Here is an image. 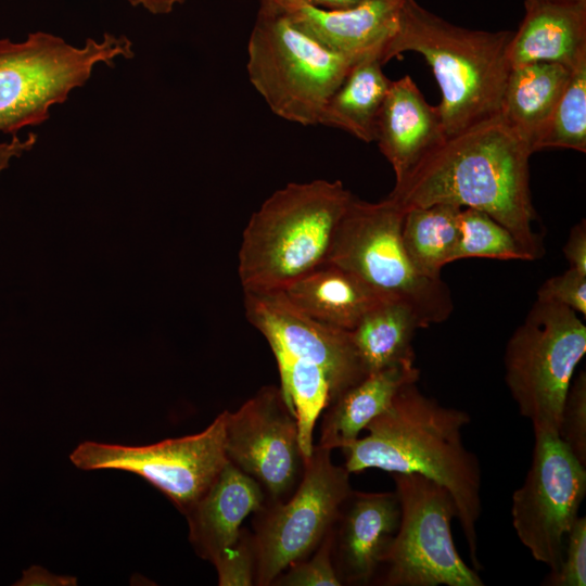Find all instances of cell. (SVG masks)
Listing matches in <instances>:
<instances>
[{"label": "cell", "instance_id": "8d00e7d4", "mask_svg": "<svg viewBox=\"0 0 586 586\" xmlns=\"http://www.w3.org/2000/svg\"><path fill=\"white\" fill-rule=\"evenodd\" d=\"M307 4L323 9H344L357 4L362 0H301Z\"/></svg>", "mask_w": 586, "mask_h": 586}, {"label": "cell", "instance_id": "d590c367", "mask_svg": "<svg viewBox=\"0 0 586 586\" xmlns=\"http://www.w3.org/2000/svg\"><path fill=\"white\" fill-rule=\"evenodd\" d=\"M132 5H141L154 14H166L177 5L175 0H126Z\"/></svg>", "mask_w": 586, "mask_h": 586}, {"label": "cell", "instance_id": "603a6c76", "mask_svg": "<svg viewBox=\"0 0 586 586\" xmlns=\"http://www.w3.org/2000/svg\"><path fill=\"white\" fill-rule=\"evenodd\" d=\"M373 58L355 63L327 101L318 125L341 129L370 143L391 81Z\"/></svg>", "mask_w": 586, "mask_h": 586}, {"label": "cell", "instance_id": "ffe728a7", "mask_svg": "<svg viewBox=\"0 0 586 586\" xmlns=\"http://www.w3.org/2000/svg\"><path fill=\"white\" fill-rule=\"evenodd\" d=\"M309 317L352 331L364 316L387 297L353 272L324 263L281 290Z\"/></svg>", "mask_w": 586, "mask_h": 586}, {"label": "cell", "instance_id": "4316f807", "mask_svg": "<svg viewBox=\"0 0 586 586\" xmlns=\"http://www.w3.org/2000/svg\"><path fill=\"white\" fill-rule=\"evenodd\" d=\"M546 148L586 152V59L571 71L564 91L534 145V152Z\"/></svg>", "mask_w": 586, "mask_h": 586}, {"label": "cell", "instance_id": "83f0119b", "mask_svg": "<svg viewBox=\"0 0 586 586\" xmlns=\"http://www.w3.org/2000/svg\"><path fill=\"white\" fill-rule=\"evenodd\" d=\"M459 239L451 256L458 259L481 257L501 260H533L512 233L493 217L474 208H461Z\"/></svg>", "mask_w": 586, "mask_h": 586}, {"label": "cell", "instance_id": "9a60e30c", "mask_svg": "<svg viewBox=\"0 0 586 586\" xmlns=\"http://www.w3.org/2000/svg\"><path fill=\"white\" fill-rule=\"evenodd\" d=\"M288 15L301 28L353 63L373 58L383 65L398 26L403 0H362L323 9L301 0H258Z\"/></svg>", "mask_w": 586, "mask_h": 586}, {"label": "cell", "instance_id": "ac0fdd59", "mask_svg": "<svg viewBox=\"0 0 586 586\" xmlns=\"http://www.w3.org/2000/svg\"><path fill=\"white\" fill-rule=\"evenodd\" d=\"M266 501L262 486L229 461L214 482L184 514L189 540L196 553L213 561L234 545L241 536V524Z\"/></svg>", "mask_w": 586, "mask_h": 586}, {"label": "cell", "instance_id": "7402d4cb", "mask_svg": "<svg viewBox=\"0 0 586 586\" xmlns=\"http://www.w3.org/2000/svg\"><path fill=\"white\" fill-rule=\"evenodd\" d=\"M571 69L549 62L512 66L504 89L499 116L530 146L549 120Z\"/></svg>", "mask_w": 586, "mask_h": 586}, {"label": "cell", "instance_id": "9c48e42d", "mask_svg": "<svg viewBox=\"0 0 586 586\" xmlns=\"http://www.w3.org/2000/svg\"><path fill=\"white\" fill-rule=\"evenodd\" d=\"M400 518L373 582L383 586H484L479 571L458 553L449 492L416 473H391Z\"/></svg>", "mask_w": 586, "mask_h": 586}, {"label": "cell", "instance_id": "f1b7e54d", "mask_svg": "<svg viewBox=\"0 0 586 586\" xmlns=\"http://www.w3.org/2000/svg\"><path fill=\"white\" fill-rule=\"evenodd\" d=\"M333 528L324 536L311 557H306L278 575L271 585L277 586H341L333 558Z\"/></svg>", "mask_w": 586, "mask_h": 586}, {"label": "cell", "instance_id": "f35d334b", "mask_svg": "<svg viewBox=\"0 0 586 586\" xmlns=\"http://www.w3.org/2000/svg\"><path fill=\"white\" fill-rule=\"evenodd\" d=\"M577 1H586V0H577Z\"/></svg>", "mask_w": 586, "mask_h": 586}, {"label": "cell", "instance_id": "cb8c5ba5", "mask_svg": "<svg viewBox=\"0 0 586 586\" xmlns=\"http://www.w3.org/2000/svg\"><path fill=\"white\" fill-rule=\"evenodd\" d=\"M406 303L386 298L369 310L349 331L367 374L405 360H415L412 339L423 329Z\"/></svg>", "mask_w": 586, "mask_h": 586}, {"label": "cell", "instance_id": "52a82bcc", "mask_svg": "<svg viewBox=\"0 0 586 586\" xmlns=\"http://www.w3.org/2000/svg\"><path fill=\"white\" fill-rule=\"evenodd\" d=\"M124 36L105 34L74 47L63 38L36 31L24 41L0 39V131L13 133L49 118L54 104L90 78L100 64L133 55Z\"/></svg>", "mask_w": 586, "mask_h": 586}, {"label": "cell", "instance_id": "4dcf8cb0", "mask_svg": "<svg viewBox=\"0 0 586 586\" xmlns=\"http://www.w3.org/2000/svg\"><path fill=\"white\" fill-rule=\"evenodd\" d=\"M220 586L255 584L256 555L253 535L243 528L238 542L212 561Z\"/></svg>", "mask_w": 586, "mask_h": 586}, {"label": "cell", "instance_id": "4fadbf2b", "mask_svg": "<svg viewBox=\"0 0 586 586\" xmlns=\"http://www.w3.org/2000/svg\"><path fill=\"white\" fill-rule=\"evenodd\" d=\"M225 449L228 461L262 486L267 501L294 493L305 457L295 416L280 387L264 386L237 411H228Z\"/></svg>", "mask_w": 586, "mask_h": 586}, {"label": "cell", "instance_id": "d4e9b609", "mask_svg": "<svg viewBox=\"0 0 586 586\" xmlns=\"http://www.w3.org/2000/svg\"><path fill=\"white\" fill-rule=\"evenodd\" d=\"M461 207L434 204L406 211L402 238L406 253L415 268L431 279H441L444 266L459 239L458 216Z\"/></svg>", "mask_w": 586, "mask_h": 586}, {"label": "cell", "instance_id": "3957f363", "mask_svg": "<svg viewBox=\"0 0 586 586\" xmlns=\"http://www.w3.org/2000/svg\"><path fill=\"white\" fill-rule=\"evenodd\" d=\"M512 30L486 31L454 25L403 0L385 62L407 51L421 54L441 90L437 105L447 138L499 116L511 64Z\"/></svg>", "mask_w": 586, "mask_h": 586}, {"label": "cell", "instance_id": "44dd1931", "mask_svg": "<svg viewBox=\"0 0 586 586\" xmlns=\"http://www.w3.org/2000/svg\"><path fill=\"white\" fill-rule=\"evenodd\" d=\"M419 378L420 370L412 359L367 374L323 410L317 445L333 450L352 443L387 408L402 386Z\"/></svg>", "mask_w": 586, "mask_h": 586}, {"label": "cell", "instance_id": "6da1fadb", "mask_svg": "<svg viewBox=\"0 0 586 586\" xmlns=\"http://www.w3.org/2000/svg\"><path fill=\"white\" fill-rule=\"evenodd\" d=\"M530 146L496 116L447 138L387 195L405 211L451 204L486 213L537 259L544 245L530 189Z\"/></svg>", "mask_w": 586, "mask_h": 586}, {"label": "cell", "instance_id": "d6986e66", "mask_svg": "<svg viewBox=\"0 0 586 586\" xmlns=\"http://www.w3.org/2000/svg\"><path fill=\"white\" fill-rule=\"evenodd\" d=\"M508 56L511 67L549 62L572 71L586 59V1L525 0Z\"/></svg>", "mask_w": 586, "mask_h": 586}, {"label": "cell", "instance_id": "1f68e13d", "mask_svg": "<svg viewBox=\"0 0 586 586\" xmlns=\"http://www.w3.org/2000/svg\"><path fill=\"white\" fill-rule=\"evenodd\" d=\"M546 586L586 585V517H578L566 535L560 566L549 572L542 583Z\"/></svg>", "mask_w": 586, "mask_h": 586}, {"label": "cell", "instance_id": "74e56055", "mask_svg": "<svg viewBox=\"0 0 586 586\" xmlns=\"http://www.w3.org/2000/svg\"><path fill=\"white\" fill-rule=\"evenodd\" d=\"M184 1H186V0H176V2H177L178 4H181V3H183Z\"/></svg>", "mask_w": 586, "mask_h": 586}, {"label": "cell", "instance_id": "e575fe53", "mask_svg": "<svg viewBox=\"0 0 586 586\" xmlns=\"http://www.w3.org/2000/svg\"><path fill=\"white\" fill-rule=\"evenodd\" d=\"M37 137L30 133L25 139L17 136L8 142L0 143V174L9 166L14 157H20L25 152L29 151L36 143Z\"/></svg>", "mask_w": 586, "mask_h": 586}, {"label": "cell", "instance_id": "30bf717a", "mask_svg": "<svg viewBox=\"0 0 586 586\" xmlns=\"http://www.w3.org/2000/svg\"><path fill=\"white\" fill-rule=\"evenodd\" d=\"M330 449L314 446L301 482L282 501H265L255 512V584L270 586L291 564L305 559L333 528L354 491L349 472L331 460Z\"/></svg>", "mask_w": 586, "mask_h": 586}, {"label": "cell", "instance_id": "d6a6232c", "mask_svg": "<svg viewBox=\"0 0 586 586\" xmlns=\"http://www.w3.org/2000/svg\"><path fill=\"white\" fill-rule=\"evenodd\" d=\"M540 301L556 302L586 316V275L569 268L547 279L537 291Z\"/></svg>", "mask_w": 586, "mask_h": 586}, {"label": "cell", "instance_id": "277c9868", "mask_svg": "<svg viewBox=\"0 0 586 586\" xmlns=\"http://www.w3.org/2000/svg\"><path fill=\"white\" fill-rule=\"evenodd\" d=\"M353 196L340 180L315 179L288 183L267 198L242 233L243 292L281 291L324 264Z\"/></svg>", "mask_w": 586, "mask_h": 586}, {"label": "cell", "instance_id": "8992f818", "mask_svg": "<svg viewBox=\"0 0 586 586\" xmlns=\"http://www.w3.org/2000/svg\"><path fill=\"white\" fill-rule=\"evenodd\" d=\"M406 211L394 200L370 203L353 196L334 234L326 263L344 268L381 294L408 304L424 328L447 320L451 293L443 279L421 275L404 247Z\"/></svg>", "mask_w": 586, "mask_h": 586}, {"label": "cell", "instance_id": "7c38bea8", "mask_svg": "<svg viewBox=\"0 0 586 586\" xmlns=\"http://www.w3.org/2000/svg\"><path fill=\"white\" fill-rule=\"evenodd\" d=\"M534 437L531 466L511 498L512 525L532 557L555 572L586 496V466L557 434L535 431Z\"/></svg>", "mask_w": 586, "mask_h": 586}, {"label": "cell", "instance_id": "836d02e7", "mask_svg": "<svg viewBox=\"0 0 586 586\" xmlns=\"http://www.w3.org/2000/svg\"><path fill=\"white\" fill-rule=\"evenodd\" d=\"M562 251L569 263V268L586 275V224L584 219L572 228Z\"/></svg>", "mask_w": 586, "mask_h": 586}, {"label": "cell", "instance_id": "ba28073f", "mask_svg": "<svg viewBox=\"0 0 586 586\" xmlns=\"http://www.w3.org/2000/svg\"><path fill=\"white\" fill-rule=\"evenodd\" d=\"M586 353V326L556 302L536 300L504 353L505 381L533 430L558 435L574 371Z\"/></svg>", "mask_w": 586, "mask_h": 586}, {"label": "cell", "instance_id": "8fae6325", "mask_svg": "<svg viewBox=\"0 0 586 586\" xmlns=\"http://www.w3.org/2000/svg\"><path fill=\"white\" fill-rule=\"evenodd\" d=\"M228 410L202 432L144 446L80 443L69 455L81 470L135 473L161 491L186 514L227 464L225 449Z\"/></svg>", "mask_w": 586, "mask_h": 586}, {"label": "cell", "instance_id": "5b68a950", "mask_svg": "<svg viewBox=\"0 0 586 586\" xmlns=\"http://www.w3.org/2000/svg\"><path fill=\"white\" fill-rule=\"evenodd\" d=\"M246 51L254 89L273 114L302 126L318 125L327 101L355 64L266 3H259Z\"/></svg>", "mask_w": 586, "mask_h": 586}, {"label": "cell", "instance_id": "5bb4252c", "mask_svg": "<svg viewBox=\"0 0 586 586\" xmlns=\"http://www.w3.org/2000/svg\"><path fill=\"white\" fill-rule=\"evenodd\" d=\"M243 293L246 319L271 349H280L323 370L330 386V403L367 375L348 331L304 314L282 291Z\"/></svg>", "mask_w": 586, "mask_h": 586}, {"label": "cell", "instance_id": "484cf974", "mask_svg": "<svg viewBox=\"0 0 586 586\" xmlns=\"http://www.w3.org/2000/svg\"><path fill=\"white\" fill-rule=\"evenodd\" d=\"M271 351L278 364L280 390L285 404L295 416L298 443L306 459L314 450L316 421L331 402L329 382L319 366L293 358L280 349Z\"/></svg>", "mask_w": 586, "mask_h": 586}, {"label": "cell", "instance_id": "2e32d148", "mask_svg": "<svg viewBox=\"0 0 586 586\" xmlns=\"http://www.w3.org/2000/svg\"><path fill=\"white\" fill-rule=\"evenodd\" d=\"M399 518L395 492L351 493L333 526L332 558L342 585L374 581Z\"/></svg>", "mask_w": 586, "mask_h": 586}, {"label": "cell", "instance_id": "f546056e", "mask_svg": "<svg viewBox=\"0 0 586 586\" xmlns=\"http://www.w3.org/2000/svg\"><path fill=\"white\" fill-rule=\"evenodd\" d=\"M558 436L586 466V373L572 380L560 415Z\"/></svg>", "mask_w": 586, "mask_h": 586}, {"label": "cell", "instance_id": "7a4b0ae2", "mask_svg": "<svg viewBox=\"0 0 586 586\" xmlns=\"http://www.w3.org/2000/svg\"><path fill=\"white\" fill-rule=\"evenodd\" d=\"M470 415L424 395L417 382L399 388L387 408L365 428L367 435L342 447L349 473L379 469L423 475L451 495L473 569L477 556L476 523L482 512V472L477 456L463 444Z\"/></svg>", "mask_w": 586, "mask_h": 586}, {"label": "cell", "instance_id": "e0dca14e", "mask_svg": "<svg viewBox=\"0 0 586 586\" xmlns=\"http://www.w3.org/2000/svg\"><path fill=\"white\" fill-rule=\"evenodd\" d=\"M447 139L437 106L429 104L410 76L391 81L380 110L375 141L400 181Z\"/></svg>", "mask_w": 586, "mask_h": 586}]
</instances>
